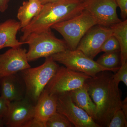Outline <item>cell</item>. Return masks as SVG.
<instances>
[{
  "mask_svg": "<svg viewBox=\"0 0 127 127\" xmlns=\"http://www.w3.org/2000/svg\"><path fill=\"white\" fill-rule=\"evenodd\" d=\"M112 72H101L85 83L89 94L96 107L95 122L101 127H107L114 114L122 106L119 84L114 81Z\"/></svg>",
  "mask_w": 127,
  "mask_h": 127,
  "instance_id": "1",
  "label": "cell"
},
{
  "mask_svg": "<svg viewBox=\"0 0 127 127\" xmlns=\"http://www.w3.org/2000/svg\"><path fill=\"white\" fill-rule=\"evenodd\" d=\"M82 0H60L43 5L39 15L27 26L21 29L20 41L24 42L30 34L51 29L53 25L77 15L85 10Z\"/></svg>",
  "mask_w": 127,
  "mask_h": 127,
  "instance_id": "2",
  "label": "cell"
},
{
  "mask_svg": "<svg viewBox=\"0 0 127 127\" xmlns=\"http://www.w3.org/2000/svg\"><path fill=\"white\" fill-rule=\"evenodd\" d=\"M59 67L50 56L46 58L45 62L41 65L19 72L25 84V97L35 105L41 93Z\"/></svg>",
  "mask_w": 127,
  "mask_h": 127,
  "instance_id": "3",
  "label": "cell"
},
{
  "mask_svg": "<svg viewBox=\"0 0 127 127\" xmlns=\"http://www.w3.org/2000/svg\"><path fill=\"white\" fill-rule=\"evenodd\" d=\"M25 41L29 46L27 52L29 62L46 58L68 49L65 41L57 38L51 29L31 34Z\"/></svg>",
  "mask_w": 127,
  "mask_h": 127,
  "instance_id": "4",
  "label": "cell"
},
{
  "mask_svg": "<svg viewBox=\"0 0 127 127\" xmlns=\"http://www.w3.org/2000/svg\"><path fill=\"white\" fill-rule=\"evenodd\" d=\"M96 25L93 17L84 10L72 18L55 24L51 28L61 34L68 49L74 50L85 34Z\"/></svg>",
  "mask_w": 127,
  "mask_h": 127,
  "instance_id": "5",
  "label": "cell"
},
{
  "mask_svg": "<svg viewBox=\"0 0 127 127\" xmlns=\"http://www.w3.org/2000/svg\"><path fill=\"white\" fill-rule=\"evenodd\" d=\"M51 57L55 61L63 64L67 68L83 73L91 77H95L101 72L109 71L77 49H67Z\"/></svg>",
  "mask_w": 127,
  "mask_h": 127,
  "instance_id": "6",
  "label": "cell"
},
{
  "mask_svg": "<svg viewBox=\"0 0 127 127\" xmlns=\"http://www.w3.org/2000/svg\"><path fill=\"white\" fill-rule=\"evenodd\" d=\"M91 77L83 73L59 66L45 89L51 94L58 95L81 87Z\"/></svg>",
  "mask_w": 127,
  "mask_h": 127,
  "instance_id": "7",
  "label": "cell"
},
{
  "mask_svg": "<svg viewBox=\"0 0 127 127\" xmlns=\"http://www.w3.org/2000/svg\"><path fill=\"white\" fill-rule=\"evenodd\" d=\"M57 96V111L76 127H101L86 111L73 102L69 93Z\"/></svg>",
  "mask_w": 127,
  "mask_h": 127,
  "instance_id": "8",
  "label": "cell"
},
{
  "mask_svg": "<svg viewBox=\"0 0 127 127\" xmlns=\"http://www.w3.org/2000/svg\"><path fill=\"white\" fill-rule=\"evenodd\" d=\"M84 9L95 20L97 25L107 27L122 21L117 14L114 0H84Z\"/></svg>",
  "mask_w": 127,
  "mask_h": 127,
  "instance_id": "9",
  "label": "cell"
},
{
  "mask_svg": "<svg viewBox=\"0 0 127 127\" xmlns=\"http://www.w3.org/2000/svg\"><path fill=\"white\" fill-rule=\"evenodd\" d=\"M112 35L113 31L111 28L95 25L83 37L76 49L93 59L101 52V48L104 41Z\"/></svg>",
  "mask_w": 127,
  "mask_h": 127,
  "instance_id": "10",
  "label": "cell"
},
{
  "mask_svg": "<svg viewBox=\"0 0 127 127\" xmlns=\"http://www.w3.org/2000/svg\"><path fill=\"white\" fill-rule=\"evenodd\" d=\"M27 52L26 49L20 47L11 48L0 55V78L31 67Z\"/></svg>",
  "mask_w": 127,
  "mask_h": 127,
  "instance_id": "11",
  "label": "cell"
},
{
  "mask_svg": "<svg viewBox=\"0 0 127 127\" xmlns=\"http://www.w3.org/2000/svg\"><path fill=\"white\" fill-rule=\"evenodd\" d=\"M35 105L26 98L10 103L7 114L3 118L4 126L23 127L34 118Z\"/></svg>",
  "mask_w": 127,
  "mask_h": 127,
  "instance_id": "12",
  "label": "cell"
},
{
  "mask_svg": "<svg viewBox=\"0 0 127 127\" xmlns=\"http://www.w3.org/2000/svg\"><path fill=\"white\" fill-rule=\"evenodd\" d=\"M0 94L10 102L25 97L26 87L20 76L17 73L0 78Z\"/></svg>",
  "mask_w": 127,
  "mask_h": 127,
  "instance_id": "13",
  "label": "cell"
},
{
  "mask_svg": "<svg viewBox=\"0 0 127 127\" xmlns=\"http://www.w3.org/2000/svg\"><path fill=\"white\" fill-rule=\"evenodd\" d=\"M21 29L19 21L9 19L0 24V50L5 47L16 48L26 44L17 39V32Z\"/></svg>",
  "mask_w": 127,
  "mask_h": 127,
  "instance_id": "14",
  "label": "cell"
},
{
  "mask_svg": "<svg viewBox=\"0 0 127 127\" xmlns=\"http://www.w3.org/2000/svg\"><path fill=\"white\" fill-rule=\"evenodd\" d=\"M57 95H53L44 89L35 105L34 118L45 123L57 111Z\"/></svg>",
  "mask_w": 127,
  "mask_h": 127,
  "instance_id": "15",
  "label": "cell"
},
{
  "mask_svg": "<svg viewBox=\"0 0 127 127\" xmlns=\"http://www.w3.org/2000/svg\"><path fill=\"white\" fill-rule=\"evenodd\" d=\"M68 93L73 102L86 111L95 122L96 119V107L89 94L86 84Z\"/></svg>",
  "mask_w": 127,
  "mask_h": 127,
  "instance_id": "16",
  "label": "cell"
},
{
  "mask_svg": "<svg viewBox=\"0 0 127 127\" xmlns=\"http://www.w3.org/2000/svg\"><path fill=\"white\" fill-rule=\"evenodd\" d=\"M43 6L39 0H28L23 2L17 15L21 29L27 26L32 20L39 15Z\"/></svg>",
  "mask_w": 127,
  "mask_h": 127,
  "instance_id": "17",
  "label": "cell"
},
{
  "mask_svg": "<svg viewBox=\"0 0 127 127\" xmlns=\"http://www.w3.org/2000/svg\"><path fill=\"white\" fill-rule=\"evenodd\" d=\"M110 28L120 45L122 64L127 62V20L114 24Z\"/></svg>",
  "mask_w": 127,
  "mask_h": 127,
  "instance_id": "18",
  "label": "cell"
},
{
  "mask_svg": "<svg viewBox=\"0 0 127 127\" xmlns=\"http://www.w3.org/2000/svg\"><path fill=\"white\" fill-rule=\"evenodd\" d=\"M96 62L109 71L116 72L121 65L120 52L104 53Z\"/></svg>",
  "mask_w": 127,
  "mask_h": 127,
  "instance_id": "19",
  "label": "cell"
},
{
  "mask_svg": "<svg viewBox=\"0 0 127 127\" xmlns=\"http://www.w3.org/2000/svg\"><path fill=\"white\" fill-rule=\"evenodd\" d=\"M46 127H72L73 125L63 114L56 111L45 123Z\"/></svg>",
  "mask_w": 127,
  "mask_h": 127,
  "instance_id": "20",
  "label": "cell"
},
{
  "mask_svg": "<svg viewBox=\"0 0 127 127\" xmlns=\"http://www.w3.org/2000/svg\"><path fill=\"white\" fill-rule=\"evenodd\" d=\"M127 117L121 109L117 110L114 114L107 127H127Z\"/></svg>",
  "mask_w": 127,
  "mask_h": 127,
  "instance_id": "21",
  "label": "cell"
},
{
  "mask_svg": "<svg viewBox=\"0 0 127 127\" xmlns=\"http://www.w3.org/2000/svg\"><path fill=\"white\" fill-rule=\"evenodd\" d=\"M100 52L104 53L120 52L119 43L113 35L109 37L104 41L101 48Z\"/></svg>",
  "mask_w": 127,
  "mask_h": 127,
  "instance_id": "22",
  "label": "cell"
},
{
  "mask_svg": "<svg viewBox=\"0 0 127 127\" xmlns=\"http://www.w3.org/2000/svg\"><path fill=\"white\" fill-rule=\"evenodd\" d=\"M115 74L113 75L114 81L118 84L122 82L127 86V62L121 64L120 68Z\"/></svg>",
  "mask_w": 127,
  "mask_h": 127,
  "instance_id": "23",
  "label": "cell"
},
{
  "mask_svg": "<svg viewBox=\"0 0 127 127\" xmlns=\"http://www.w3.org/2000/svg\"><path fill=\"white\" fill-rule=\"evenodd\" d=\"M10 102L0 96V118L4 117L9 111Z\"/></svg>",
  "mask_w": 127,
  "mask_h": 127,
  "instance_id": "24",
  "label": "cell"
},
{
  "mask_svg": "<svg viewBox=\"0 0 127 127\" xmlns=\"http://www.w3.org/2000/svg\"><path fill=\"white\" fill-rule=\"evenodd\" d=\"M121 11V15L124 20H127V0H114Z\"/></svg>",
  "mask_w": 127,
  "mask_h": 127,
  "instance_id": "25",
  "label": "cell"
},
{
  "mask_svg": "<svg viewBox=\"0 0 127 127\" xmlns=\"http://www.w3.org/2000/svg\"><path fill=\"white\" fill-rule=\"evenodd\" d=\"M23 127H46L45 123L33 118L28 121Z\"/></svg>",
  "mask_w": 127,
  "mask_h": 127,
  "instance_id": "26",
  "label": "cell"
},
{
  "mask_svg": "<svg viewBox=\"0 0 127 127\" xmlns=\"http://www.w3.org/2000/svg\"><path fill=\"white\" fill-rule=\"evenodd\" d=\"M10 0H0V11L4 12L7 10Z\"/></svg>",
  "mask_w": 127,
  "mask_h": 127,
  "instance_id": "27",
  "label": "cell"
},
{
  "mask_svg": "<svg viewBox=\"0 0 127 127\" xmlns=\"http://www.w3.org/2000/svg\"><path fill=\"white\" fill-rule=\"evenodd\" d=\"M121 109L125 114L126 117H127V97L125 98V99L123 101H122V104Z\"/></svg>",
  "mask_w": 127,
  "mask_h": 127,
  "instance_id": "28",
  "label": "cell"
},
{
  "mask_svg": "<svg viewBox=\"0 0 127 127\" xmlns=\"http://www.w3.org/2000/svg\"><path fill=\"white\" fill-rule=\"evenodd\" d=\"M42 5H45L48 3H51L58 1L60 0H39Z\"/></svg>",
  "mask_w": 127,
  "mask_h": 127,
  "instance_id": "29",
  "label": "cell"
},
{
  "mask_svg": "<svg viewBox=\"0 0 127 127\" xmlns=\"http://www.w3.org/2000/svg\"><path fill=\"white\" fill-rule=\"evenodd\" d=\"M4 120L2 118H0V127H4Z\"/></svg>",
  "mask_w": 127,
  "mask_h": 127,
  "instance_id": "30",
  "label": "cell"
},
{
  "mask_svg": "<svg viewBox=\"0 0 127 127\" xmlns=\"http://www.w3.org/2000/svg\"></svg>",
  "mask_w": 127,
  "mask_h": 127,
  "instance_id": "31",
  "label": "cell"
}]
</instances>
